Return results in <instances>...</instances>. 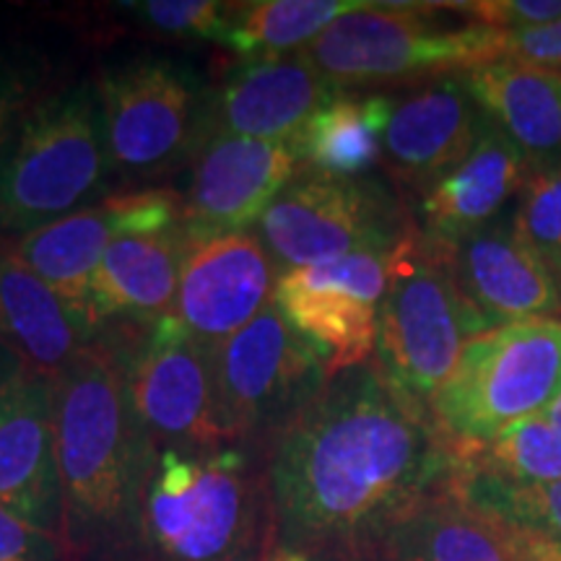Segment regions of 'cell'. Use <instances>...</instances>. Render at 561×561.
Segmentation results:
<instances>
[{
	"mask_svg": "<svg viewBox=\"0 0 561 561\" xmlns=\"http://www.w3.org/2000/svg\"><path fill=\"white\" fill-rule=\"evenodd\" d=\"M460 473V453L371 359L333 375L265 447L263 496L273 549L375 551Z\"/></svg>",
	"mask_w": 561,
	"mask_h": 561,
	"instance_id": "obj_1",
	"label": "cell"
},
{
	"mask_svg": "<svg viewBox=\"0 0 561 561\" xmlns=\"http://www.w3.org/2000/svg\"><path fill=\"white\" fill-rule=\"evenodd\" d=\"M53 403L68 561H115L138 551L140 510L159 445L102 341L55 377Z\"/></svg>",
	"mask_w": 561,
	"mask_h": 561,
	"instance_id": "obj_2",
	"label": "cell"
},
{
	"mask_svg": "<svg viewBox=\"0 0 561 561\" xmlns=\"http://www.w3.org/2000/svg\"><path fill=\"white\" fill-rule=\"evenodd\" d=\"M115 182L94 79L50 89L0 149V242L110 198Z\"/></svg>",
	"mask_w": 561,
	"mask_h": 561,
	"instance_id": "obj_3",
	"label": "cell"
},
{
	"mask_svg": "<svg viewBox=\"0 0 561 561\" xmlns=\"http://www.w3.org/2000/svg\"><path fill=\"white\" fill-rule=\"evenodd\" d=\"M502 37L462 3H371L333 21L297 58L335 89L354 91L468 73L502 60Z\"/></svg>",
	"mask_w": 561,
	"mask_h": 561,
	"instance_id": "obj_4",
	"label": "cell"
},
{
	"mask_svg": "<svg viewBox=\"0 0 561 561\" xmlns=\"http://www.w3.org/2000/svg\"><path fill=\"white\" fill-rule=\"evenodd\" d=\"M265 523L248 447H161L140 510L144 561H224Z\"/></svg>",
	"mask_w": 561,
	"mask_h": 561,
	"instance_id": "obj_5",
	"label": "cell"
},
{
	"mask_svg": "<svg viewBox=\"0 0 561 561\" xmlns=\"http://www.w3.org/2000/svg\"><path fill=\"white\" fill-rule=\"evenodd\" d=\"M494 325L460 291L450 248L419 227L392 250L375 359L398 388L432 405L462 348Z\"/></svg>",
	"mask_w": 561,
	"mask_h": 561,
	"instance_id": "obj_6",
	"label": "cell"
},
{
	"mask_svg": "<svg viewBox=\"0 0 561 561\" xmlns=\"http://www.w3.org/2000/svg\"><path fill=\"white\" fill-rule=\"evenodd\" d=\"M561 392V322L500 325L462 348L432 401V416L458 453L538 416Z\"/></svg>",
	"mask_w": 561,
	"mask_h": 561,
	"instance_id": "obj_7",
	"label": "cell"
},
{
	"mask_svg": "<svg viewBox=\"0 0 561 561\" xmlns=\"http://www.w3.org/2000/svg\"><path fill=\"white\" fill-rule=\"evenodd\" d=\"M94 83L117 182L138 191L198 157L208 89L191 66L133 55L102 66Z\"/></svg>",
	"mask_w": 561,
	"mask_h": 561,
	"instance_id": "obj_8",
	"label": "cell"
},
{
	"mask_svg": "<svg viewBox=\"0 0 561 561\" xmlns=\"http://www.w3.org/2000/svg\"><path fill=\"white\" fill-rule=\"evenodd\" d=\"M405 203L382 178H328L301 170L257 221V237L278 271L392 252L411 231Z\"/></svg>",
	"mask_w": 561,
	"mask_h": 561,
	"instance_id": "obj_9",
	"label": "cell"
},
{
	"mask_svg": "<svg viewBox=\"0 0 561 561\" xmlns=\"http://www.w3.org/2000/svg\"><path fill=\"white\" fill-rule=\"evenodd\" d=\"M331 371L276 305L214 348L216 411L224 439L268 447L310 405Z\"/></svg>",
	"mask_w": 561,
	"mask_h": 561,
	"instance_id": "obj_10",
	"label": "cell"
},
{
	"mask_svg": "<svg viewBox=\"0 0 561 561\" xmlns=\"http://www.w3.org/2000/svg\"><path fill=\"white\" fill-rule=\"evenodd\" d=\"M100 341L121 364L130 401L161 447H221L214 348L172 314L104 328Z\"/></svg>",
	"mask_w": 561,
	"mask_h": 561,
	"instance_id": "obj_11",
	"label": "cell"
},
{
	"mask_svg": "<svg viewBox=\"0 0 561 561\" xmlns=\"http://www.w3.org/2000/svg\"><path fill=\"white\" fill-rule=\"evenodd\" d=\"M390 263L392 252H359L278 276L273 305L331 377L375 359Z\"/></svg>",
	"mask_w": 561,
	"mask_h": 561,
	"instance_id": "obj_12",
	"label": "cell"
},
{
	"mask_svg": "<svg viewBox=\"0 0 561 561\" xmlns=\"http://www.w3.org/2000/svg\"><path fill=\"white\" fill-rule=\"evenodd\" d=\"M182 224V195L167 187L110 195L11 244L13 252L76 310L89 314L91 284L104 252L123 237L159 234ZM96 328V325H94Z\"/></svg>",
	"mask_w": 561,
	"mask_h": 561,
	"instance_id": "obj_13",
	"label": "cell"
},
{
	"mask_svg": "<svg viewBox=\"0 0 561 561\" xmlns=\"http://www.w3.org/2000/svg\"><path fill=\"white\" fill-rule=\"evenodd\" d=\"M301 170L297 138H210L195 157L191 191L182 198V227L191 242L252 231Z\"/></svg>",
	"mask_w": 561,
	"mask_h": 561,
	"instance_id": "obj_14",
	"label": "cell"
},
{
	"mask_svg": "<svg viewBox=\"0 0 561 561\" xmlns=\"http://www.w3.org/2000/svg\"><path fill=\"white\" fill-rule=\"evenodd\" d=\"M278 276L255 229L193 242L182 265L174 318L216 348L271 305Z\"/></svg>",
	"mask_w": 561,
	"mask_h": 561,
	"instance_id": "obj_15",
	"label": "cell"
},
{
	"mask_svg": "<svg viewBox=\"0 0 561 561\" xmlns=\"http://www.w3.org/2000/svg\"><path fill=\"white\" fill-rule=\"evenodd\" d=\"M489 123L462 73L430 79L392 94L382 159L392 178L421 195L473 151Z\"/></svg>",
	"mask_w": 561,
	"mask_h": 561,
	"instance_id": "obj_16",
	"label": "cell"
},
{
	"mask_svg": "<svg viewBox=\"0 0 561 561\" xmlns=\"http://www.w3.org/2000/svg\"><path fill=\"white\" fill-rule=\"evenodd\" d=\"M0 507L60 538L53 380L34 371H26L0 396Z\"/></svg>",
	"mask_w": 561,
	"mask_h": 561,
	"instance_id": "obj_17",
	"label": "cell"
},
{
	"mask_svg": "<svg viewBox=\"0 0 561 561\" xmlns=\"http://www.w3.org/2000/svg\"><path fill=\"white\" fill-rule=\"evenodd\" d=\"M339 91L297 55L242 62L221 81L219 89L208 91L201 149L210 138L224 136L257 140L299 138L314 112Z\"/></svg>",
	"mask_w": 561,
	"mask_h": 561,
	"instance_id": "obj_18",
	"label": "cell"
},
{
	"mask_svg": "<svg viewBox=\"0 0 561 561\" xmlns=\"http://www.w3.org/2000/svg\"><path fill=\"white\" fill-rule=\"evenodd\" d=\"M447 248L460 291L494 328L551 320V314L561 312L559 284L517 237L512 216H502Z\"/></svg>",
	"mask_w": 561,
	"mask_h": 561,
	"instance_id": "obj_19",
	"label": "cell"
},
{
	"mask_svg": "<svg viewBox=\"0 0 561 561\" xmlns=\"http://www.w3.org/2000/svg\"><path fill=\"white\" fill-rule=\"evenodd\" d=\"M100 335L87 314L0 242V341L26 369L55 380Z\"/></svg>",
	"mask_w": 561,
	"mask_h": 561,
	"instance_id": "obj_20",
	"label": "cell"
},
{
	"mask_svg": "<svg viewBox=\"0 0 561 561\" xmlns=\"http://www.w3.org/2000/svg\"><path fill=\"white\" fill-rule=\"evenodd\" d=\"M528 174L530 164L523 151L489 123L473 151L419 195L416 227L445 244L466 240L473 231L502 219Z\"/></svg>",
	"mask_w": 561,
	"mask_h": 561,
	"instance_id": "obj_21",
	"label": "cell"
},
{
	"mask_svg": "<svg viewBox=\"0 0 561 561\" xmlns=\"http://www.w3.org/2000/svg\"><path fill=\"white\" fill-rule=\"evenodd\" d=\"M191 244L182 224L159 234L123 237L112 244L91 284L89 314L96 331L144 325L172 314Z\"/></svg>",
	"mask_w": 561,
	"mask_h": 561,
	"instance_id": "obj_22",
	"label": "cell"
},
{
	"mask_svg": "<svg viewBox=\"0 0 561 561\" xmlns=\"http://www.w3.org/2000/svg\"><path fill=\"white\" fill-rule=\"evenodd\" d=\"M468 89L530 172L561 161V73L494 60L462 73Z\"/></svg>",
	"mask_w": 561,
	"mask_h": 561,
	"instance_id": "obj_23",
	"label": "cell"
},
{
	"mask_svg": "<svg viewBox=\"0 0 561 561\" xmlns=\"http://www.w3.org/2000/svg\"><path fill=\"white\" fill-rule=\"evenodd\" d=\"M375 551L380 561H525L507 525L453 486L413 510Z\"/></svg>",
	"mask_w": 561,
	"mask_h": 561,
	"instance_id": "obj_24",
	"label": "cell"
},
{
	"mask_svg": "<svg viewBox=\"0 0 561 561\" xmlns=\"http://www.w3.org/2000/svg\"><path fill=\"white\" fill-rule=\"evenodd\" d=\"M392 94L339 91L310 117L299 133L305 170L328 178H367L382 159V136L390 117Z\"/></svg>",
	"mask_w": 561,
	"mask_h": 561,
	"instance_id": "obj_25",
	"label": "cell"
},
{
	"mask_svg": "<svg viewBox=\"0 0 561 561\" xmlns=\"http://www.w3.org/2000/svg\"><path fill=\"white\" fill-rule=\"evenodd\" d=\"M371 5L369 0H255L237 3L219 45L242 62L291 58L320 37L333 21Z\"/></svg>",
	"mask_w": 561,
	"mask_h": 561,
	"instance_id": "obj_26",
	"label": "cell"
},
{
	"mask_svg": "<svg viewBox=\"0 0 561 561\" xmlns=\"http://www.w3.org/2000/svg\"><path fill=\"white\" fill-rule=\"evenodd\" d=\"M453 489L494 520L561 543V481L517 483L460 460V473Z\"/></svg>",
	"mask_w": 561,
	"mask_h": 561,
	"instance_id": "obj_27",
	"label": "cell"
},
{
	"mask_svg": "<svg viewBox=\"0 0 561 561\" xmlns=\"http://www.w3.org/2000/svg\"><path fill=\"white\" fill-rule=\"evenodd\" d=\"M460 460L517 483L561 481V434L541 416H530L486 445L460 453Z\"/></svg>",
	"mask_w": 561,
	"mask_h": 561,
	"instance_id": "obj_28",
	"label": "cell"
},
{
	"mask_svg": "<svg viewBox=\"0 0 561 561\" xmlns=\"http://www.w3.org/2000/svg\"><path fill=\"white\" fill-rule=\"evenodd\" d=\"M512 224L561 289V161L528 174L512 210Z\"/></svg>",
	"mask_w": 561,
	"mask_h": 561,
	"instance_id": "obj_29",
	"label": "cell"
},
{
	"mask_svg": "<svg viewBox=\"0 0 561 561\" xmlns=\"http://www.w3.org/2000/svg\"><path fill=\"white\" fill-rule=\"evenodd\" d=\"M112 11L128 19L140 32L174 39L221 42L234 19L237 3L221 0H140V3H115Z\"/></svg>",
	"mask_w": 561,
	"mask_h": 561,
	"instance_id": "obj_30",
	"label": "cell"
},
{
	"mask_svg": "<svg viewBox=\"0 0 561 561\" xmlns=\"http://www.w3.org/2000/svg\"><path fill=\"white\" fill-rule=\"evenodd\" d=\"M50 62L37 50L19 45L0 47V149L24 112L50 91Z\"/></svg>",
	"mask_w": 561,
	"mask_h": 561,
	"instance_id": "obj_31",
	"label": "cell"
},
{
	"mask_svg": "<svg viewBox=\"0 0 561 561\" xmlns=\"http://www.w3.org/2000/svg\"><path fill=\"white\" fill-rule=\"evenodd\" d=\"M468 16L500 32H525L561 19V0H479L462 3Z\"/></svg>",
	"mask_w": 561,
	"mask_h": 561,
	"instance_id": "obj_32",
	"label": "cell"
},
{
	"mask_svg": "<svg viewBox=\"0 0 561 561\" xmlns=\"http://www.w3.org/2000/svg\"><path fill=\"white\" fill-rule=\"evenodd\" d=\"M0 561H68V553L58 536L0 507Z\"/></svg>",
	"mask_w": 561,
	"mask_h": 561,
	"instance_id": "obj_33",
	"label": "cell"
},
{
	"mask_svg": "<svg viewBox=\"0 0 561 561\" xmlns=\"http://www.w3.org/2000/svg\"><path fill=\"white\" fill-rule=\"evenodd\" d=\"M502 60L561 73V19L525 32H504Z\"/></svg>",
	"mask_w": 561,
	"mask_h": 561,
	"instance_id": "obj_34",
	"label": "cell"
},
{
	"mask_svg": "<svg viewBox=\"0 0 561 561\" xmlns=\"http://www.w3.org/2000/svg\"><path fill=\"white\" fill-rule=\"evenodd\" d=\"M510 530L525 561H561L559 541H551V538L538 536V533H530V530H520V528H510Z\"/></svg>",
	"mask_w": 561,
	"mask_h": 561,
	"instance_id": "obj_35",
	"label": "cell"
},
{
	"mask_svg": "<svg viewBox=\"0 0 561 561\" xmlns=\"http://www.w3.org/2000/svg\"><path fill=\"white\" fill-rule=\"evenodd\" d=\"M224 561H276V551H273V538L268 530V517H265L261 528L252 533V538L240 551H234Z\"/></svg>",
	"mask_w": 561,
	"mask_h": 561,
	"instance_id": "obj_36",
	"label": "cell"
},
{
	"mask_svg": "<svg viewBox=\"0 0 561 561\" xmlns=\"http://www.w3.org/2000/svg\"><path fill=\"white\" fill-rule=\"evenodd\" d=\"M276 551V549H273ZM276 561H380L377 551H314V553H301V557H280L276 553Z\"/></svg>",
	"mask_w": 561,
	"mask_h": 561,
	"instance_id": "obj_37",
	"label": "cell"
},
{
	"mask_svg": "<svg viewBox=\"0 0 561 561\" xmlns=\"http://www.w3.org/2000/svg\"><path fill=\"white\" fill-rule=\"evenodd\" d=\"M26 369L24 364H21V359L16 354H13V351L5 346L3 341H0V396H3L5 390L11 388V385H16L21 377L26 375Z\"/></svg>",
	"mask_w": 561,
	"mask_h": 561,
	"instance_id": "obj_38",
	"label": "cell"
},
{
	"mask_svg": "<svg viewBox=\"0 0 561 561\" xmlns=\"http://www.w3.org/2000/svg\"><path fill=\"white\" fill-rule=\"evenodd\" d=\"M538 416H541L546 424L549 426H553V430H557L559 434H561V392L557 398H553V401L546 405V409L538 413Z\"/></svg>",
	"mask_w": 561,
	"mask_h": 561,
	"instance_id": "obj_39",
	"label": "cell"
}]
</instances>
